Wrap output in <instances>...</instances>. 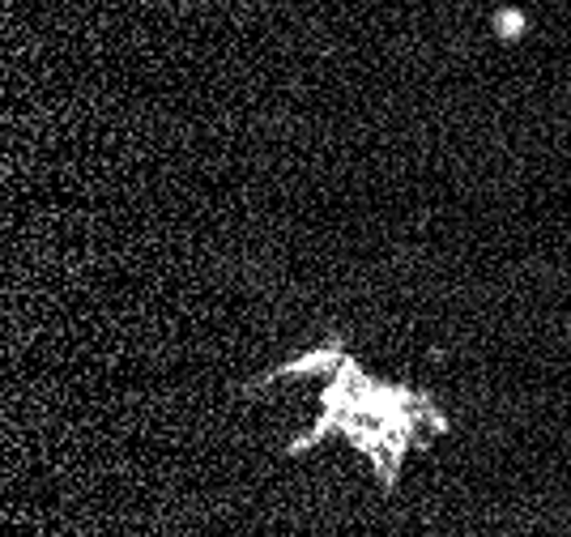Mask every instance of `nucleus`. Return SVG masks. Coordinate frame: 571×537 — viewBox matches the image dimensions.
Masks as SVG:
<instances>
[{
	"mask_svg": "<svg viewBox=\"0 0 571 537\" xmlns=\"http://www.w3.org/2000/svg\"><path fill=\"white\" fill-rule=\"evenodd\" d=\"M325 371V388H320V418L307 436L290 439V452H311L320 439L341 436L350 439L367 465L375 470L380 486L393 491L397 473H402L409 448L418 443V436H443L448 431V414L439 409L427 393L405 388V384H388L375 380L345 354V341L329 337L320 341L311 354H299L290 363H282L270 371L265 380H286V375H311Z\"/></svg>",
	"mask_w": 571,
	"mask_h": 537,
	"instance_id": "f257e3e1",
	"label": "nucleus"
}]
</instances>
